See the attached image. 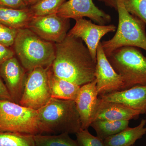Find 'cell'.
I'll use <instances>...</instances> for the list:
<instances>
[{
  "label": "cell",
  "instance_id": "cell-1",
  "mask_svg": "<svg viewBox=\"0 0 146 146\" xmlns=\"http://www.w3.org/2000/svg\"><path fill=\"white\" fill-rule=\"evenodd\" d=\"M83 42L68 34L55 44V57L50 66L55 75L80 86L95 80L97 63Z\"/></svg>",
  "mask_w": 146,
  "mask_h": 146
},
{
  "label": "cell",
  "instance_id": "cell-2",
  "mask_svg": "<svg viewBox=\"0 0 146 146\" xmlns=\"http://www.w3.org/2000/svg\"><path fill=\"white\" fill-rule=\"evenodd\" d=\"M103 3L115 8L119 15V23L115 35L109 40L101 42L106 56L124 46L135 47L146 51V24L129 13L120 0H107Z\"/></svg>",
  "mask_w": 146,
  "mask_h": 146
},
{
  "label": "cell",
  "instance_id": "cell-3",
  "mask_svg": "<svg viewBox=\"0 0 146 146\" xmlns=\"http://www.w3.org/2000/svg\"><path fill=\"white\" fill-rule=\"evenodd\" d=\"M37 112L42 134H76L81 130L79 115L74 101L52 98Z\"/></svg>",
  "mask_w": 146,
  "mask_h": 146
},
{
  "label": "cell",
  "instance_id": "cell-4",
  "mask_svg": "<svg viewBox=\"0 0 146 146\" xmlns=\"http://www.w3.org/2000/svg\"><path fill=\"white\" fill-rule=\"evenodd\" d=\"M13 50L27 72L52 65L55 57V44L42 39L28 28L18 30Z\"/></svg>",
  "mask_w": 146,
  "mask_h": 146
},
{
  "label": "cell",
  "instance_id": "cell-5",
  "mask_svg": "<svg viewBox=\"0 0 146 146\" xmlns=\"http://www.w3.org/2000/svg\"><path fill=\"white\" fill-rule=\"evenodd\" d=\"M107 57L115 72L123 80L122 91L146 85V56L139 48L121 47L112 52Z\"/></svg>",
  "mask_w": 146,
  "mask_h": 146
},
{
  "label": "cell",
  "instance_id": "cell-6",
  "mask_svg": "<svg viewBox=\"0 0 146 146\" xmlns=\"http://www.w3.org/2000/svg\"><path fill=\"white\" fill-rule=\"evenodd\" d=\"M0 131L33 135L42 134L37 110L0 99Z\"/></svg>",
  "mask_w": 146,
  "mask_h": 146
},
{
  "label": "cell",
  "instance_id": "cell-7",
  "mask_svg": "<svg viewBox=\"0 0 146 146\" xmlns=\"http://www.w3.org/2000/svg\"><path fill=\"white\" fill-rule=\"evenodd\" d=\"M50 67L36 68L27 72L19 104L37 110L48 102L52 98L48 77Z\"/></svg>",
  "mask_w": 146,
  "mask_h": 146
},
{
  "label": "cell",
  "instance_id": "cell-8",
  "mask_svg": "<svg viewBox=\"0 0 146 146\" xmlns=\"http://www.w3.org/2000/svg\"><path fill=\"white\" fill-rule=\"evenodd\" d=\"M70 27V19L60 17L55 13L33 17L27 28L42 39L56 44L65 39Z\"/></svg>",
  "mask_w": 146,
  "mask_h": 146
},
{
  "label": "cell",
  "instance_id": "cell-9",
  "mask_svg": "<svg viewBox=\"0 0 146 146\" xmlns=\"http://www.w3.org/2000/svg\"><path fill=\"white\" fill-rule=\"evenodd\" d=\"M95 78L99 96L122 91L124 82L110 63L100 42L97 50Z\"/></svg>",
  "mask_w": 146,
  "mask_h": 146
},
{
  "label": "cell",
  "instance_id": "cell-10",
  "mask_svg": "<svg viewBox=\"0 0 146 146\" xmlns=\"http://www.w3.org/2000/svg\"><path fill=\"white\" fill-rule=\"evenodd\" d=\"M75 21V25L68 34L78 37L85 42L91 56L97 62V48L101 39L107 33L116 31L117 27L114 25H96L84 18L76 19Z\"/></svg>",
  "mask_w": 146,
  "mask_h": 146
},
{
  "label": "cell",
  "instance_id": "cell-11",
  "mask_svg": "<svg viewBox=\"0 0 146 146\" xmlns=\"http://www.w3.org/2000/svg\"><path fill=\"white\" fill-rule=\"evenodd\" d=\"M58 16L68 19L87 17L98 25H104L111 21L110 15L96 6L93 0H69L58 11Z\"/></svg>",
  "mask_w": 146,
  "mask_h": 146
},
{
  "label": "cell",
  "instance_id": "cell-12",
  "mask_svg": "<svg viewBox=\"0 0 146 146\" xmlns=\"http://www.w3.org/2000/svg\"><path fill=\"white\" fill-rule=\"evenodd\" d=\"M27 72L15 56L0 65V77L12 101L18 104L23 95Z\"/></svg>",
  "mask_w": 146,
  "mask_h": 146
},
{
  "label": "cell",
  "instance_id": "cell-13",
  "mask_svg": "<svg viewBox=\"0 0 146 146\" xmlns=\"http://www.w3.org/2000/svg\"><path fill=\"white\" fill-rule=\"evenodd\" d=\"M98 96L96 79L80 86L75 102L79 115L81 130L88 129L93 122L98 102Z\"/></svg>",
  "mask_w": 146,
  "mask_h": 146
},
{
  "label": "cell",
  "instance_id": "cell-14",
  "mask_svg": "<svg viewBox=\"0 0 146 146\" xmlns=\"http://www.w3.org/2000/svg\"><path fill=\"white\" fill-rule=\"evenodd\" d=\"M99 97L104 101L124 105L140 115H146V85L134 86Z\"/></svg>",
  "mask_w": 146,
  "mask_h": 146
},
{
  "label": "cell",
  "instance_id": "cell-15",
  "mask_svg": "<svg viewBox=\"0 0 146 146\" xmlns=\"http://www.w3.org/2000/svg\"><path fill=\"white\" fill-rule=\"evenodd\" d=\"M140 113L124 105L104 101L98 96V102L93 122L96 120L129 121L138 118Z\"/></svg>",
  "mask_w": 146,
  "mask_h": 146
},
{
  "label": "cell",
  "instance_id": "cell-16",
  "mask_svg": "<svg viewBox=\"0 0 146 146\" xmlns=\"http://www.w3.org/2000/svg\"><path fill=\"white\" fill-rule=\"evenodd\" d=\"M48 77L52 98L75 101L78 96L80 86L55 75L50 69L48 70Z\"/></svg>",
  "mask_w": 146,
  "mask_h": 146
},
{
  "label": "cell",
  "instance_id": "cell-17",
  "mask_svg": "<svg viewBox=\"0 0 146 146\" xmlns=\"http://www.w3.org/2000/svg\"><path fill=\"white\" fill-rule=\"evenodd\" d=\"M146 120L143 119L135 127L127 128L104 140L105 146H131L146 134Z\"/></svg>",
  "mask_w": 146,
  "mask_h": 146
},
{
  "label": "cell",
  "instance_id": "cell-18",
  "mask_svg": "<svg viewBox=\"0 0 146 146\" xmlns=\"http://www.w3.org/2000/svg\"><path fill=\"white\" fill-rule=\"evenodd\" d=\"M33 17L29 7L15 9L0 7V24L11 28H27Z\"/></svg>",
  "mask_w": 146,
  "mask_h": 146
},
{
  "label": "cell",
  "instance_id": "cell-19",
  "mask_svg": "<svg viewBox=\"0 0 146 146\" xmlns=\"http://www.w3.org/2000/svg\"><path fill=\"white\" fill-rule=\"evenodd\" d=\"M129 121L98 120L92 122L90 127L96 131L98 137L104 140L128 127Z\"/></svg>",
  "mask_w": 146,
  "mask_h": 146
},
{
  "label": "cell",
  "instance_id": "cell-20",
  "mask_svg": "<svg viewBox=\"0 0 146 146\" xmlns=\"http://www.w3.org/2000/svg\"><path fill=\"white\" fill-rule=\"evenodd\" d=\"M35 146H80L76 140L64 133L53 135L38 134L34 135Z\"/></svg>",
  "mask_w": 146,
  "mask_h": 146
},
{
  "label": "cell",
  "instance_id": "cell-21",
  "mask_svg": "<svg viewBox=\"0 0 146 146\" xmlns=\"http://www.w3.org/2000/svg\"><path fill=\"white\" fill-rule=\"evenodd\" d=\"M0 146H35L34 135L0 131Z\"/></svg>",
  "mask_w": 146,
  "mask_h": 146
},
{
  "label": "cell",
  "instance_id": "cell-22",
  "mask_svg": "<svg viewBox=\"0 0 146 146\" xmlns=\"http://www.w3.org/2000/svg\"><path fill=\"white\" fill-rule=\"evenodd\" d=\"M66 0H40L29 7L34 17L57 13Z\"/></svg>",
  "mask_w": 146,
  "mask_h": 146
},
{
  "label": "cell",
  "instance_id": "cell-23",
  "mask_svg": "<svg viewBox=\"0 0 146 146\" xmlns=\"http://www.w3.org/2000/svg\"><path fill=\"white\" fill-rule=\"evenodd\" d=\"M104 2L107 0H98ZM129 13L146 24V0H120Z\"/></svg>",
  "mask_w": 146,
  "mask_h": 146
},
{
  "label": "cell",
  "instance_id": "cell-24",
  "mask_svg": "<svg viewBox=\"0 0 146 146\" xmlns=\"http://www.w3.org/2000/svg\"><path fill=\"white\" fill-rule=\"evenodd\" d=\"M76 135V141L80 146H105L104 140L93 136L88 129L80 131Z\"/></svg>",
  "mask_w": 146,
  "mask_h": 146
},
{
  "label": "cell",
  "instance_id": "cell-25",
  "mask_svg": "<svg viewBox=\"0 0 146 146\" xmlns=\"http://www.w3.org/2000/svg\"><path fill=\"white\" fill-rule=\"evenodd\" d=\"M18 32V29L0 24V43L9 48L13 46Z\"/></svg>",
  "mask_w": 146,
  "mask_h": 146
},
{
  "label": "cell",
  "instance_id": "cell-26",
  "mask_svg": "<svg viewBox=\"0 0 146 146\" xmlns=\"http://www.w3.org/2000/svg\"><path fill=\"white\" fill-rule=\"evenodd\" d=\"M0 7L15 9L27 8L24 0H0Z\"/></svg>",
  "mask_w": 146,
  "mask_h": 146
},
{
  "label": "cell",
  "instance_id": "cell-27",
  "mask_svg": "<svg viewBox=\"0 0 146 146\" xmlns=\"http://www.w3.org/2000/svg\"><path fill=\"white\" fill-rule=\"evenodd\" d=\"M14 50L0 43V65L6 60L15 56Z\"/></svg>",
  "mask_w": 146,
  "mask_h": 146
},
{
  "label": "cell",
  "instance_id": "cell-28",
  "mask_svg": "<svg viewBox=\"0 0 146 146\" xmlns=\"http://www.w3.org/2000/svg\"><path fill=\"white\" fill-rule=\"evenodd\" d=\"M0 99L12 101L5 84L0 77Z\"/></svg>",
  "mask_w": 146,
  "mask_h": 146
},
{
  "label": "cell",
  "instance_id": "cell-29",
  "mask_svg": "<svg viewBox=\"0 0 146 146\" xmlns=\"http://www.w3.org/2000/svg\"><path fill=\"white\" fill-rule=\"evenodd\" d=\"M24 1L27 6L28 7H29L30 6L34 4L40 0H24Z\"/></svg>",
  "mask_w": 146,
  "mask_h": 146
},
{
  "label": "cell",
  "instance_id": "cell-30",
  "mask_svg": "<svg viewBox=\"0 0 146 146\" xmlns=\"http://www.w3.org/2000/svg\"><path fill=\"white\" fill-rule=\"evenodd\" d=\"M134 146L132 145V146Z\"/></svg>",
  "mask_w": 146,
  "mask_h": 146
}]
</instances>
